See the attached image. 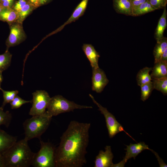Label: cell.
<instances>
[{
	"label": "cell",
	"instance_id": "cb8c5ba5",
	"mask_svg": "<svg viewBox=\"0 0 167 167\" xmlns=\"http://www.w3.org/2000/svg\"><path fill=\"white\" fill-rule=\"evenodd\" d=\"M140 87L141 99L144 101L149 98L154 89L152 81L143 84Z\"/></svg>",
	"mask_w": 167,
	"mask_h": 167
},
{
	"label": "cell",
	"instance_id": "8d00e7d4",
	"mask_svg": "<svg viewBox=\"0 0 167 167\" xmlns=\"http://www.w3.org/2000/svg\"><path fill=\"white\" fill-rule=\"evenodd\" d=\"M0 167H6L2 154L0 153Z\"/></svg>",
	"mask_w": 167,
	"mask_h": 167
},
{
	"label": "cell",
	"instance_id": "4dcf8cb0",
	"mask_svg": "<svg viewBox=\"0 0 167 167\" xmlns=\"http://www.w3.org/2000/svg\"><path fill=\"white\" fill-rule=\"evenodd\" d=\"M14 0H1V4L5 8H12Z\"/></svg>",
	"mask_w": 167,
	"mask_h": 167
},
{
	"label": "cell",
	"instance_id": "d6a6232c",
	"mask_svg": "<svg viewBox=\"0 0 167 167\" xmlns=\"http://www.w3.org/2000/svg\"><path fill=\"white\" fill-rule=\"evenodd\" d=\"M131 3L133 8L136 7L141 4L143 3L148 0H130Z\"/></svg>",
	"mask_w": 167,
	"mask_h": 167
},
{
	"label": "cell",
	"instance_id": "9a60e30c",
	"mask_svg": "<svg viewBox=\"0 0 167 167\" xmlns=\"http://www.w3.org/2000/svg\"><path fill=\"white\" fill-rule=\"evenodd\" d=\"M17 141L16 137L11 135L0 128V153L2 154Z\"/></svg>",
	"mask_w": 167,
	"mask_h": 167
},
{
	"label": "cell",
	"instance_id": "5b68a950",
	"mask_svg": "<svg viewBox=\"0 0 167 167\" xmlns=\"http://www.w3.org/2000/svg\"><path fill=\"white\" fill-rule=\"evenodd\" d=\"M39 139L41 148L37 152L35 153L31 165L34 167H55L56 148L51 143Z\"/></svg>",
	"mask_w": 167,
	"mask_h": 167
},
{
	"label": "cell",
	"instance_id": "83f0119b",
	"mask_svg": "<svg viewBox=\"0 0 167 167\" xmlns=\"http://www.w3.org/2000/svg\"><path fill=\"white\" fill-rule=\"evenodd\" d=\"M29 103H32V101H26L16 95L13 100L10 103L11 109H16L20 107L22 105Z\"/></svg>",
	"mask_w": 167,
	"mask_h": 167
},
{
	"label": "cell",
	"instance_id": "3957f363",
	"mask_svg": "<svg viewBox=\"0 0 167 167\" xmlns=\"http://www.w3.org/2000/svg\"><path fill=\"white\" fill-rule=\"evenodd\" d=\"M52 117L46 111L42 114L32 116L23 123L24 139L27 141L34 138L41 139L51 122Z\"/></svg>",
	"mask_w": 167,
	"mask_h": 167
},
{
	"label": "cell",
	"instance_id": "8992f818",
	"mask_svg": "<svg viewBox=\"0 0 167 167\" xmlns=\"http://www.w3.org/2000/svg\"><path fill=\"white\" fill-rule=\"evenodd\" d=\"M89 96L93 102L97 105L101 113L103 114L105 117L109 136L110 138H112L118 133L122 131H124L130 137L132 138L124 130L122 125L116 120L114 116L109 112L107 108L103 107L97 102L91 94H89Z\"/></svg>",
	"mask_w": 167,
	"mask_h": 167
},
{
	"label": "cell",
	"instance_id": "484cf974",
	"mask_svg": "<svg viewBox=\"0 0 167 167\" xmlns=\"http://www.w3.org/2000/svg\"><path fill=\"white\" fill-rule=\"evenodd\" d=\"M0 90L2 92L3 98L2 104L0 107L3 109L6 104L10 103L13 100L16 96L18 93L19 92L17 90L6 91L1 88H0Z\"/></svg>",
	"mask_w": 167,
	"mask_h": 167
},
{
	"label": "cell",
	"instance_id": "277c9868",
	"mask_svg": "<svg viewBox=\"0 0 167 167\" xmlns=\"http://www.w3.org/2000/svg\"><path fill=\"white\" fill-rule=\"evenodd\" d=\"M92 108L91 106L78 104L68 100L61 95H57L51 98L46 111L53 117L62 113L73 111L75 109Z\"/></svg>",
	"mask_w": 167,
	"mask_h": 167
},
{
	"label": "cell",
	"instance_id": "5bb4252c",
	"mask_svg": "<svg viewBox=\"0 0 167 167\" xmlns=\"http://www.w3.org/2000/svg\"><path fill=\"white\" fill-rule=\"evenodd\" d=\"M113 6L118 13L133 16V7L130 0H113Z\"/></svg>",
	"mask_w": 167,
	"mask_h": 167
},
{
	"label": "cell",
	"instance_id": "7a4b0ae2",
	"mask_svg": "<svg viewBox=\"0 0 167 167\" xmlns=\"http://www.w3.org/2000/svg\"><path fill=\"white\" fill-rule=\"evenodd\" d=\"M24 139L16 141L2 154L6 167H28L34 155Z\"/></svg>",
	"mask_w": 167,
	"mask_h": 167
},
{
	"label": "cell",
	"instance_id": "ac0fdd59",
	"mask_svg": "<svg viewBox=\"0 0 167 167\" xmlns=\"http://www.w3.org/2000/svg\"><path fill=\"white\" fill-rule=\"evenodd\" d=\"M18 12L12 8H5L0 13V20L10 24L17 21Z\"/></svg>",
	"mask_w": 167,
	"mask_h": 167
},
{
	"label": "cell",
	"instance_id": "d590c367",
	"mask_svg": "<svg viewBox=\"0 0 167 167\" xmlns=\"http://www.w3.org/2000/svg\"><path fill=\"white\" fill-rule=\"evenodd\" d=\"M160 61L167 62V48L163 53Z\"/></svg>",
	"mask_w": 167,
	"mask_h": 167
},
{
	"label": "cell",
	"instance_id": "60d3db41",
	"mask_svg": "<svg viewBox=\"0 0 167 167\" xmlns=\"http://www.w3.org/2000/svg\"><path fill=\"white\" fill-rule=\"evenodd\" d=\"M1 82H1L0 81V89L1 88Z\"/></svg>",
	"mask_w": 167,
	"mask_h": 167
},
{
	"label": "cell",
	"instance_id": "6da1fadb",
	"mask_svg": "<svg viewBox=\"0 0 167 167\" xmlns=\"http://www.w3.org/2000/svg\"><path fill=\"white\" fill-rule=\"evenodd\" d=\"M90 127V123L70 122L55 149V167H81L86 164Z\"/></svg>",
	"mask_w": 167,
	"mask_h": 167
},
{
	"label": "cell",
	"instance_id": "b9f144b4",
	"mask_svg": "<svg viewBox=\"0 0 167 167\" xmlns=\"http://www.w3.org/2000/svg\"><path fill=\"white\" fill-rule=\"evenodd\" d=\"M1 0H0V3H1Z\"/></svg>",
	"mask_w": 167,
	"mask_h": 167
},
{
	"label": "cell",
	"instance_id": "f1b7e54d",
	"mask_svg": "<svg viewBox=\"0 0 167 167\" xmlns=\"http://www.w3.org/2000/svg\"><path fill=\"white\" fill-rule=\"evenodd\" d=\"M152 6L156 10L164 8L166 7L167 0H148Z\"/></svg>",
	"mask_w": 167,
	"mask_h": 167
},
{
	"label": "cell",
	"instance_id": "9c48e42d",
	"mask_svg": "<svg viewBox=\"0 0 167 167\" xmlns=\"http://www.w3.org/2000/svg\"><path fill=\"white\" fill-rule=\"evenodd\" d=\"M92 90L101 92L109 82L104 71L99 67L92 68Z\"/></svg>",
	"mask_w": 167,
	"mask_h": 167
},
{
	"label": "cell",
	"instance_id": "74e56055",
	"mask_svg": "<svg viewBox=\"0 0 167 167\" xmlns=\"http://www.w3.org/2000/svg\"><path fill=\"white\" fill-rule=\"evenodd\" d=\"M51 0H40V3L41 5L45 4Z\"/></svg>",
	"mask_w": 167,
	"mask_h": 167
},
{
	"label": "cell",
	"instance_id": "7402d4cb",
	"mask_svg": "<svg viewBox=\"0 0 167 167\" xmlns=\"http://www.w3.org/2000/svg\"><path fill=\"white\" fill-rule=\"evenodd\" d=\"M154 89L161 92L163 94H167V77L152 80Z\"/></svg>",
	"mask_w": 167,
	"mask_h": 167
},
{
	"label": "cell",
	"instance_id": "44dd1931",
	"mask_svg": "<svg viewBox=\"0 0 167 167\" xmlns=\"http://www.w3.org/2000/svg\"><path fill=\"white\" fill-rule=\"evenodd\" d=\"M156 9L148 0L145 2L133 8V16H137L153 11Z\"/></svg>",
	"mask_w": 167,
	"mask_h": 167
},
{
	"label": "cell",
	"instance_id": "7c38bea8",
	"mask_svg": "<svg viewBox=\"0 0 167 167\" xmlns=\"http://www.w3.org/2000/svg\"><path fill=\"white\" fill-rule=\"evenodd\" d=\"M126 146V148L125 149L126 151V154L124 159L127 161L132 157L135 159L136 157L143 150L150 149L148 145L142 142L135 144L131 143L129 145Z\"/></svg>",
	"mask_w": 167,
	"mask_h": 167
},
{
	"label": "cell",
	"instance_id": "836d02e7",
	"mask_svg": "<svg viewBox=\"0 0 167 167\" xmlns=\"http://www.w3.org/2000/svg\"><path fill=\"white\" fill-rule=\"evenodd\" d=\"M28 1L35 9L41 6L40 0H28Z\"/></svg>",
	"mask_w": 167,
	"mask_h": 167
},
{
	"label": "cell",
	"instance_id": "e0dca14e",
	"mask_svg": "<svg viewBox=\"0 0 167 167\" xmlns=\"http://www.w3.org/2000/svg\"><path fill=\"white\" fill-rule=\"evenodd\" d=\"M167 11L166 7L164 8L163 13L159 20L155 33V37L157 42L163 38L164 31L167 26Z\"/></svg>",
	"mask_w": 167,
	"mask_h": 167
},
{
	"label": "cell",
	"instance_id": "e575fe53",
	"mask_svg": "<svg viewBox=\"0 0 167 167\" xmlns=\"http://www.w3.org/2000/svg\"><path fill=\"white\" fill-rule=\"evenodd\" d=\"M127 161L123 158V160L117 164H113L112 167H123Z\"/></svg>",
	"mask_w": 167,
	"mask_h": 167
},
{
	"label": "cell",
	"instance_id": "30bf717a",
	"mask_svg": "<svg viewBox=\"0 0 167 167\" xmlns=\"http://www.w3.org/2000/svg\"><path fill=\"white\" fill-rule=\"evenodd\" d=\"M105 150H100L96 156L94 167H112L113 156L111 146H106Z\"/></svg>",
	"mask_w": 167,
	"mask_h": 167
},
{
	"label": "cell",
	"instance_id": "1f68e13d",
	"mask_svg": "<svg viewBox=\"0 0 167 167\" xmlns=\"http://www.w3.org/2000/svg\"><path fill=\"white\" fill-rule=\"evenodd\" d=\"M150 150L155 155L156 157L157 158L158 163L160 167H166L167 165L164 162L163 160L159 156L158 154L152 149H150Z\"/></svg>",
	"mask_w": 167,
	"mask_h": 167
},
{
	"label": "cell",
	"instance_id": "52a82bcc",
	"mask_svg": "<svg viewBox=\"0 0 167 167\" xmlns=\"http://www.w3.org/2000/svg\"><path fill=\"white\" fill-rule=\"evenodd\" d=\"M32 95V105L29 114L33 116L43 114L46 111L51 97L44 90H37Z\"/></svg>",
	"mask_w": 167,
	"mask_h": 167
},
{
	"label": "cell",
	"instance_id": "d6986e66",
	"mask_svg": "<svg viewBox=\"0 0 167 167\" xmlns=\"http://www.w3.org/2000/svg\"><path fill=\"white\" fill-rule=\"evenodd\" d=\"M152 69V67H145L139 71L136 76V80L138 86H140L152 81L149 74V72Z\"/></svg>",
	"mask_w": 167,
	"mask_h": 167
},
{
	"label": "cell",
	"instance_id": "ab89813d",
	"mask_svg": "<svg viewBox=\"0 0 167 167\" xmlns=\"http://www.w3.org/2000/svg\"><path fill=\"white\" fill-rule=\"evenodd\" d=\"M4 8H5L2 6L1 3H0V13Z\"/></svg>",
	"mask_w": 167,
	"mask_h": 167
},
{
	"label": "cell",
	"instance_id": "603a6c76",
	"mask_svg": "<svg viewBox=\"0 0 167 167\" xmlns=\"http://www.w3.org/2000/svg\"><path fill=\"white\" fill-rule=\"evenodd\" d=\"M12 58V54L6 50L2 54H0V71L1 72L6 70L10 66Z\"/></svg>",
	"mask_w": 167,
	"mask_h": 167
},
{
	"label": "cell",
	"instance_id": "d4e9b609",
	"mask_svg": "<svg viewBox=\"0 0 167 167\" xmlns=\"http://www.w3.org/2000/svg\"><path fill=\"white\" fill-rule=\"evenodd\" d=\"M34 9V8L28 2L23 8L17 12L18 18L17 21L23 24L24 20Z\"/></svg>",
	"mask_w": 167,
	"mask_h": 167
},
{
	"label": "cell",
	"instance_id": "f546056e",
	"mask_svg": "<svg viewBox=\"0 0 167 167\" xmlns=\"http://www.w3.org/2000/svg\"><path fill=\"white\" fill-rule=\"evenodd\" d=\"M28 2L27 0H19L13 6L12 8L17 12L20 11Z\"/></svg>",
	"mask_w": 167,
	"mask_h": 167
},
{
	"label": "cell",
	"instance_id": "ba28073f",
	"mask_svg": "<svg viewBox=\"0 0 167 167\" xmlns=\"http://www.w3.org/2000/svg\"><path fill=\"white\" fill-rule=\"evenodd\" d=\"M9 25L10 33L6 42V50H8L10 47L19 45L26 38L22 24L16 21Z\"/></svg>",
	"mask_w": 167,
	"mask_h": 167
},
{
	"label": "cell",
	"instance_id": "f35d334b",
	"mask_svg": "<svg viewBox=\"0 0 167 167\" xmlns=\"http://www.w3.org/2000/svg\"><path fill=\"white\" fill-rule=\"evenodd\" d=\"M3 77L2 74V72L0 71V81L2 82L3 80Z\"/></svg>",
	"mask_w": 167,
	"mask_h": 167
},
{
	"label": "cell",
	"instance_id": "4fadbf2b",
	"mask_svg": "<svg viewBox=\"0 0 167 167\" xmlns=\"http://www.w3.org/2000/svg\"><path fill=\"white\" fill-rule=\"evenodd\" d=\"M82 49L89 61L92 68L99 67L98 62L100 56L93 46L90 44H84Z\"/></svg>",
	"mask_w": 167,
	"mask_h": 167
},
{
	"label": "cell",
	"instance_id": "8fae6325",
	"mask_svg": "<svg viewBox=\"0 0 167 167\" xmlns=\"http://www.w3.org/2000/svg\"><path fill=\"white\" fill-rule=\"evenodd\" d=\"M89 0H82L78 5L68 19L52 34L59 32L66 26L76 20L82 16L86 10Z\"/></svg>",
	"mask_w": 167,
	"mask_h": 167
},
{
	"label": "cell",
	"instance_id": "ffe728a7",
	"mask_svg": "<svg viewBox=\"0 0 167 167\" xmlns=\"http://www.w3.org/2000/svg\"><path fill=\"white\" fill-rule=\"evenodd\" d=\"M167 48V39L166 37H164L161 41L157 42L153 50L154 63L160 61L163 53Z\"/></svg>",
	"mask_w": 167,
	"mask_h": 167
},
{
	"label": "cell",
	"instance_id": "2e32d148",
	"mask_svg": "<svg viewBox=\"0 0 167 167\" xmlns=\"http://www.w3.org/2000/svg\"><path fill=\"white\" fill-rule=\"evenodd\" d=\"M151 71L152 80L167 77V62L160 61L154 63Z\"/></svg>",
	"mask_w": 167,
	"mask_h": 167
},
{
	"label": "cell",
	"instance_id": "4316f807",
	"mask_svg": "<svg viewBox=\"0 0 167 167\" xmlns=\"http://www.w3.org/2000/svg\"><path fill=\"white\" fill-rule=\"evenodd\" d=\"M12 115L9 111L4 112L3 109L0 107V126L5 125L8 127L11 122Z\"/></svg>",
	"mask_w": 167,
	"mask_h": 167
}]
</instances>
